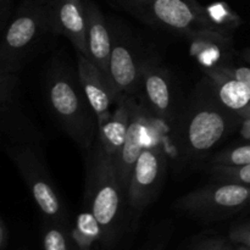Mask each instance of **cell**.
<instances>
[{
  "label": "cell",
  "instance_id": "cell-32",
  "mask_svg": "<svg viewBox=\"0 0 250 250\" xmlns=\"http://www.w3.org/2000/svg\"><path fill=\"white\" fill-rule=\"evenodd\" d=\"M38 1L43 2V4L48 5V6H49V5H50V4H51V2H53V1H54V0H38Z\"/></svg>",
  "mask_w": 250,
  "mask_h": 250
},
{
  "label": "cell",
  "instance_id": "cell-13",
  "mask_svg": "<svg viewBox=\"0 0 250 250\" xmlns=\"http://www.w3.org/2000/svg\"><path fill=\"white\" fill-rule=\"evenodd\" d=\"M49 9L53 20V33L67 38L77 50L89 58L87 46V19L83 0H54Z\"/></svg>",
  "mask_w": 250,
  "mask_h": 250
},
{
  "label": "cell",
  "instance_id": "cell-1",
  "mask_svg": "<svg viewBox=\"0 0 250 250\" xmlns=\"http://www.w3.org/2000/svg\"><path fill=\"white\" fill-rule=\"evenodd\" d=\"M239 122V116L220 102L209 80L204 77L176 122L178 146L187 158L203 159L229 136Z\"/></svg>",
  "mask_w": 250,
  "mask_h": 250
},
{
  "label": "cell",
  "instance_id": "cell-21",
  "mask_svg": "<svg viewBox=\"0 0 250 250\" xmlns=\"http://www.w3.org/2000/svg\"><path fill=\"white\" fill-rule=\"evenodd\" d=\"M210 21L225 34H229L241 26L242 19L224 1H215L204 6Z\"/></svg>",
  "mask_w": 250,
  "mask_h": 250
},
{
  "label": "cell",
  "instance_id": "cell-27",
  "mask_svg": "<svg viewBox=\"0 0 250 250\" xmlns=\"http://www.w3.org/2000/svg\"><path fill=\"white\" fill-rule=\"evenodd\" d=\"M225 239L220 237H211V238H205L200 241L193 250H220Z\"/></svg>",
  "mask_w": 250,
  "mask_h": 250
},
{
  "label": "cell",
  "instance_id": "cell-3",
  "mask_svg": "<svg viewBox=\"0 0 250 250\" xmlns=\"http://www.w3.org/2000/svg\"><path fill=\"white\" fill-rule=\"evenodd\" d=\"M125 203H127L126 192L119 180L114 161L97 139L89 149L87 160L84 207L99 222L103 248H111L121 234Z\"/></svg>",
  "mask_w": 250,
  "mask_h": 250
},
{
  "label": "cell",
  "instance_id": "cell-7",
  "mask_svg": "<svg viewBox=\"0 0 250 250\" xmlns=\"http://www.w3.org/2000/svg\"><path fill=\"white\" fill-rule=\"evenodd\" d=\"M249 207L250 187L226 181H215L175 202L177 210L203 220L225 219Z\"/></svg>",
  "mask_w": 250,
  "mask_h": 250
},
{
  "label": "cell",
  "instance_id": "cell-9",
  "mask_svg": "<svg viewBox=\"0 0 250 250\" xmlns=\"http://www.w3.org/2000/svg\"><path fill=\"white\" fill-rule=\"evenodd\" d=\"M110 29L111 54L109 60V77L120 95L137 97L141 93L144 59L139 58L136 42L125 26L111 21Z\"/></svg>",
  "mask_w": 250,
  "mask_h": 250
},
{
  "label": "cell",
  "instance_id": "cell-10",
  "mask_svg": "<svg viewBox=\"0 0 250 250\" xmlns=\"http://www.w3.org/2000/svg\"><path fill=\"white\" fill-rule=\"evenodd\" d=\"M0 128L10 143L39 146L42 134L22 107L17 73L0 72Z\"/></svg>",
  "mask_w": 250,
  "mask_h": 250
},
{
  "label": "cell",
  "instance_id": "cell-18",
  "mask_svg": "<svg viewBox=\"0 0 250 250\" xmlns=\"http://www.w3.org/2000/svg\"><path fill=\"white\" fill-rule=\"evenodd\" d=\"M186 38L190 43L192 55L204 68L220 66L224 53L231 49L232 38L229 34L214 29H198Z\"/></svg>",
  "mask_w": 250,
  "mask_h": 250
},
{
  "label": "cell",
  "instance_id": "cell-23",
  "mask_svg": "<svg viewBox=\"0 0 250 250\" xmlns=\"http://www.w3.org/2000/svg\"><path fill=\"white\" fill-rule=\"evenodd\" d=\"M248 164H250V141L222 150L221 153L216 154L211 161V165L241 166Z\"/></svg>",
  "mask_w": 250,
  "mask_h": 250
},
{
  "label": "cell",
  "instance_id": "cell-24",
  "mask_svg": "<svg viewBox=\"0 0 250 250\" xmlns=\"http://www.w3.org/2000/svg\"><path fill=\"white\" fill-rule=\"evenodd\" d=\"M229 241L234 246L250 248V222L233 225L229 232Z\"/></svg>",
  "mask_w": 250,
  "mask_h": 250
},
{
  "label": "cell",
  "instance_id": "cell-29",
  "mask_svg": "<svg viewBox=\"0 0 250 250\" xmlns=\"http://www.w3.org/2000/svg\"><path fill=\"white\" fill-rule=\"evenodd\" d=\"M239 132H241L242 138L246 139L247 142L250 141V111L247 112L243 117H241Z\"/></svg>",
  "mask_w": 250,
  "mask_h": 250
},
{
  "label": "cell",
  "instance_id": "cell-14",
  "mask_svg": "<svg viewBox=\"0 0 250 250\" xmlns=\"http://www.w3.org/2000/svg\"><path fill=\"white\" fill-rule=\"evenodd\" d=\"M146 107L143 104H137L133 111L131 125L127 132L126 141L115 158L114 165L122 188L127 192L132 171L146 146Z\"/></svg>",
  "mask_w": 250,
  "mask_h": 250
},
{
  "label": "cell",
  "instance_id": "cell-31",
  "mask_svg": "<svg viewBox=\"0 0 250 250\" xmlns=\"http://www.w3.org/2000/svg\"><path fill=\"white\" fill-rule=\"evenodd\" d=\"M242 58H243L244 61H246V62L250 66V48L246 49V50L242 53Z\"/></svg>",
  "mask_w": 250,
  "mask_h": 250
},
{
  "label": "cell",
  "instance_id": "cell-22",
  "mask_svg": "<svg viewBox=\"0 0 250 250\" xmlns=\"http://www.w3.org/2000/svg\"><path fill=\"white\" fill-rule=\"evenodd\" d=\"M209 173L215 181H226L250 187V164L241 166L210 165Z\"/></svg>",
  "mask_w": 250,
  "mask_h": 250
},
{
  "label": "cell",
  "instance_id": "cell-19",
  "mask_svg": "<svg viewBox=\"0 0 250 250\" xmlns=\"http://www.w3.org/2000/svg\"><path fill=\"white\" fill-rule=\"evenodd\" d=\"M71 236L78 250H92L95 244H102V229L88 208H83L77 215L71 226Z\"/></svg>",
  "mask_w": 250,
  "mask_h": 250
},
{
  "label": "cell",
  "instance_id": "cell-25",
  "mask_svg": "<svg viewBox=\"0 0 250 250\" xmlns=\"http://www.w3.org/2000/svg\"><path fill=\"white\" fill-rule=\"evenodd\" d=\"M15 12H12V0H0V32H4L11 21Z\"/></svg>",
  "mask_w": 250,
  "mask_h": 250
},
{
  "label": "cell",
  "instance_id": "cell-33",
  "mask_svg": "<svg viewBox=\"0 0 250 250\" xmlns=\"http://www.w3.org/2000/svg\"><path fill=\"white\" fill-rule=\"evenodd\" d=\"M236 250H250V248H247V247H241V246H236Z\"/></svg>",
  "mask_w": 250,
  "mask_h": 250
},
{
  "label": "cell",
  "instance_id": "cell-28",
  "mask_svg": "<svg viewBox=\"0 0 250 250\" xmlns=\"http://www.w3.org/2000/svg\"><path fill=\"white\" fill-rule=\"evenodd\" d=\"M10 242V229L4 217H0V250H6Z\"/></svg>",
  "mask_w": 250,
  "mask_h": 250
},
{
  "label": "cell",
  "instance_id": "cell-6",
  "mask_svg": "<svg viewBox=\"0 0 250 250\" xmlns=\"http://www.w3.org/2000/svg\"><path fill=\"white\" fill-rule=\"evenodd\" d=\"M6 153L23 178L29 195L44 220L71 227L67 208L54 186L37 146L10 143L6 146Z\"/></svg>",
  "mask_w": 250,
  "mask_h": 250
},
{
  "label": "cell",
  "instance_id": "cell-34",
  "mask_svg": "<svg viewBox=\"0 0 250 250\" xmlns=\"http://www.w3.org/2000/svg\"><path fill=\"white\" fill-rule=\"evenodd\" d=\"M188 1H192V2H197V0H188Z\"/></svg>",
  "mask_w": 250,
  "mask_h": 250
},
{
  "label": "cell",
  "instance_id": "cell-20",
  "mask_svg": "<svg viewBox=\"0 0 250 250\" xmlns=\"http://www.w3.org/2000/svg\"><path fill=\"white\" fill-rule=\"evenodd\" d=\"M43 250H78L71 236V227L45 220L43 225Z\"/></svg>",
  "mask_w": 250,
  "mask_h": 250
},
{
  "label": "cell",
  "instance_id": "cell-15",
  "mask_svg": "<svg viewBox=\"0 0 250 250\" xmlns=\"http://www.w3.org/2000/svg\"><path fill=\"white\" fill-rule=\"evenodd\" d=\"M83 2L87 19L85 34L89 59L109 77V60L111 54L110 22L94 0H83Z\"/></svg>",
  "mask_w": 250,
  "mask_h": 250
},
{
  "label": "cell",
  "instance_id": "cell-30",
  "mask_svg": "<svg viewBox=\"0 0 250 250\" xmlns=\"http://www.w3.org/2000/svg\"><path fill=\"white\" fill-rule=\"evenodd\" d=\"M220 250H236V246L233 243H231L229 241H225Z\"/></svg>",
  "mask_w": 250,
  "mask_h": 250
},
{
  "label": "cell",
  "instance_id": "cell-2",
  "mask_svg": "<svg viewBox=\"0 0 250 250\" xmlns=\"http://www.w3.org/2000/svg\"><path fill=\"white\" fill-rule=\"evenodd\" d=\"M44 90L49 109L61 128L78 146L89 150L99 136V124L78 72L55 56L46 68Z\"/></svg>",
  "mask_w": 250,
  "mask_h": 250
},
{
  "label": "cell",
  "instance_id": "cell-17",
  "mask_svg": "<svg viewBox=\"0 0 250 250\" xmlns=\"http://www.w3.org/2000/svg\"><path fill=\"white\" fill-rule=\"evenodd\" d=\"M136 97L121 95L117 100V107L107 121L99 127V139L105 153L114 161L120 149L126 141L133 111L137 106Z\"/></svg>",
  "mask_w": 250,
  "mask_h": 250
},
{
  "label": "cell",
  "instance_id": "cell-4",
  "mask_svg": "<svg viewBox=\"0 0 250 250\" xmlns=\"http://www.w3.org/2000/svg\"><path fill=\"white\" fill-rule=\"evenodd\" d=\"M50 33L54 34L53 20L48 5L23 0L1 33L0 72H19L29 54Z\"/></svg>",
  "mask_w": 250,
  "mask_h": 250
},
{
  "label": "cell",
  "instance_id": "cell-12",
  "mask_svg": "<svg viewBox=\"0 0 250 250\" xmlns=\"http://www.w3.org/2000/svg\"><path fill=\"white\" fill-rule=\"evenodd\" d=\"M77 72L100 127L111 116V105L117 103L121 95L115 89L111 80L89 58L80 53H77Z\"/></svg>",
  "mask_w": 250,
  "mask_h": 250
},
{
  "label": "cell",
  "instance_id": "cell-35",
  "mask_svg": "<svg viewBox=\"0 0 250 250\" xmlns=\"http://www.w3.org/2000/svg\"><path fill=\"white\" fill-rule=\"evenodd\" d=\"M19 250H27L26 248H21V249H19Z\"/></svg>",
  "mask_w": 250,
  "mask_h": 250
},
{
  "label": "cell",
  "instance_id": "cell-8",
  "mask_svg": "<svg viewBox=\"0 0 250 250\" xmlns=\"http://www.w3.org/2000/svg\"><path fill=\"white\" fill-rule=\"evenodd\" d=\"M167 172L165 153L156 146L144 148L132 171L126 192L127 207L134 219L156 199Z\"/></svg>",
  "mask_w": 250,
  "mask_h": 250
},
{
  "label": "cell",
  "instance_id": "cell-16",
  "mask_svg": "<svg viewBox=\"0 0 250 250\" xmlns=\"http://www.w3.org/2000/svg\"><path fill=\"white\" fill-rule=\"evenodd\" d=\"M215 94L229 110L241 117L250 111V88L243 81L229 75L220 66L204 68Z\"/></svg>",
  "mask_w": 250,
  "mask_h": 250
},
{
  "label": "cell",
  "instance_id": "cell-11",
  "mask_svg": "<svg viewBox=\"0 0 250 250\" xmlns=\"http://www.w3.org/2000/svg\"><path fill=\"white\" fill-rule=\"evenodd\" d=\"M144 106L159 120L168 124L177 122V105L172 78L167 68L154 59H144L142 68L141 93Z\"/></svg>",
  "mask_w": 250,
  "mask_h": 250
},
{
  "label": "cell",
  "instance_id": "cell-26",
  "mask_svg": "<svg viewBox=\"0 0 250 250\" xmlns=\"http://www.w3.org/2000/svg\"><path fill=\"white\" fill-rule=\"evenodd\" d=\"M220 67L224 71H226L229 75L234 76L238 80L243 81L250 88V66H239V67H233V66L220 65Z\"/></svg>",
  "mask_w": 250,
  "mask_h": 250
},
{
  "label": "cell",
  "instance_id": "cell-5",
  "mask_svg": "<svg viewBox=\"0 0 250 250\" xmlns=\"http://www.w3.org/2000/svg\"><path fill=\"white\" fill-rule=\"evenodd\" d=\"M116 6L149 27L187 37L198 29L220 31L204 6L188 0H111ZM222 33V32H221Z\"/></svg>",
  "mask_w": 250,
  "mask_h": 250
}]
</instances>
